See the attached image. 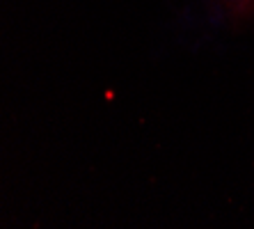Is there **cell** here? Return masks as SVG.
I'll return each instance as SVG.
<instances>
[{"label":"cell","mask_w":254,"mask_h":229,"mask_svg":"<svg viewBox=\"0 0 254 229\" xmlns=\"http://www.w3.org/2000/svg\"><path fill=\"white\" fill-rule=\"evenodd\" d=\"M234 2H238V5H250V2H254V0H234Z\"/></svg>","instance_id":"6da1fadb"}]
</instances>
